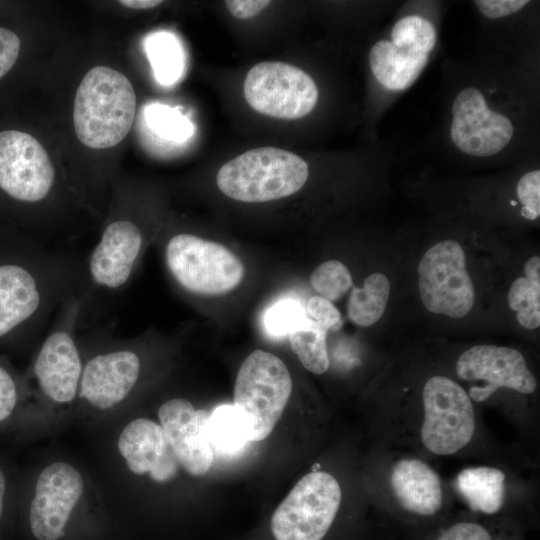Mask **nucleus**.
I'll use <instances>...</instances> for the list:
<instances>
[{"label":"nucleus","mask_w":540,"mask_h":540,"mask_svg":"<svg viewBox=\"0 0 540 540\" xmlns=\"http://www.w3.org/2000/svg\"><path fill=\"white\" fill-rule=\"evenodd\" d=\"M136 94L130 80L106 66L91 68L75 95L73 123L81 143L93 149L117 145L130 131Z\"/></svg>","instance_id":"nucleus-1"},{"label":"nucleus","mask_w":540,"mask_h":540,"mask_svg":"<svg viewBox=\"0 0 540 540\" xmlns=\"http://www.w3.org/2000/svg\"><path fill=\"white\" fill-rule=\"evenodd\" d=\"M308 165L298 155L276 147L248 150L225 163L216 183L226 196L260 203L299 191L308 179Z\"/></svg>","instance_id":"nucleus-2"},{"label":"nucleus","mask_w":540,"mask_h":540,"mask_svg":"<svg viewBox=\"0 0 540 540\" xmlns=\"http://www.w3.org/2000/svg\"><path fill=\"white\" fill-rule=\"evenodd\" d=\"M342 503L341 487L330 473L313 471L302 477L269 520L272 540H327Z\"/></svg>","instance_id":"nucleus-3"},{"label":"nucleus","mask_w":540,"mask_h":540,"mask_svg":"<svg viewBox=\"0 0 540 540\" xmlns=\"http://www.w3.org/2000/svg\"><path fill=\"white\" fill-rule=\"evenodd\" d=\"M165 263L174 280L197 295L230 292L239 286L245 274L241 259L226 246L189 233H179L168 240Z\"/></svg>","instance_id":"nucleus-4"},{"label":"nucleus","mask_w":540,"mask_h":540,"mask_svg":"<svg viewBox=\"0 0 540 540\" xmlns=\"http://www.w3.org/2000/svg\"><path fill=\"white\" fill-rule=\"evenodd\" d=\"M292 392L285 363L272 353L255 350L241 364L233 404L250 428V441L265 439L280 420Z\"/></svg>","instance_id":"nucleus-5"},{"label":"nucleus","mask_w":540,"mask_h":540,"mask_svg":"<svg viewBox=\"0 0 540 540\" xmlns=\"http://www.w3.org/2000/svg\"><path fill=\"white\" fill-rule=\"evenodd\" d=\"M423 420L420 439L431 454L450 456L472 440L476 418L468 392L453 379L436 375L422 390Z\"/></svg>","instance_id":"nucleus-6"},{"label":"nucleus","mask_w":540,"mask_h":540,"mask_svg":"<svg viewBox=\"0 0 540 540\" xmlns=\"http://www.w3.org/2000/svg\"><path fill=\"white\" fill-rule=\"evenodd\" d=\"M314 80L302 69L284 62L265 61L253 66L244 81V96L257 112L279 119H299L318 101Z\"/></svg>","instance_id":"nucleus-7"},{"label":"nucleus","mask_w":540,"mask_h":540,"mask_svg":"<svg viewBox=\"0 0 540 540\" xmlns=\"http://www.w3.org/2000/svg\"><path fill=\"white\" fill-rule=\"evenodd\" d=\"M418 274L420 297L430 312L451 318H462L470 312L475 292L458 242L444 240L433 245L423 255Z\"/></svg>","instance_id":"nucleus-8"},{"label":"nucleus","mask_w":540,"mask_h":540,"mask_svg":"<svg viewBox=\"0 0 540 540\" xmlns=\"http://www.w3.org/2000/svg\"><path fill=\"white\" fill-rule=\"evenodd\" d=\"M52 162L39 141L17 130L0 132V188L28 203L45 199L54 183Z\"/></svg>","instance_id":"nucleus-9"},{"label":"nucleus","mask_w":540,"mask_h":540,"mask_svg":"<svg viewBox=\"0 0 540 540\" xmlns=\"http://www.w3.org/2000/svg\"><path fill=\"white\" fill-rule=\"evenodd\" d=\"M456 373L466 381H480L470 387L471 400L483 402L499 388L522 394L536 390L537 381L529 370L522 353L516 349L496 345H476L464 351L456 362Z\"/></svg>","instance_id":"nucleus-10"},{"label":"nucleus","mask_w":540,"mask_h":540,"mask_svg":"<svg viewBox=\"0 0 540 540\" xmlns=\"http://www.w3.org/2000/svg\"><path fill=\"white\" fill-rule=\"evenodd\" d=\"M84 490L80 472L54 462L38 476L29 510V526L37 540H59Z\"/></svg>","instance_id":"nucleus-11"},{"label":"nucleus","mask_w":540,"mask_h":540,"mask_svg":"<svg viewBox=\"0 0 540 540\" xmlns=\"http://www.w3.org/2000/svg\"><path fill=\"white\" fill-rule=\"evenodd\" d=\"M452 113V141L469 155L491 156L506 147L512 138L511 121L491 110L483 94L474 87H468L456 96Z\"/></svg>","instance_id":"nucleus-12"},{"label":"nucleus","mask_w":540,"mask_h":540,"mask_svg":"<svg viewBox=\"0 0 540 540\" xmlns=\"http://www.w3.org/2000/svg\"><path fill=\"white\" fill-rule=\"evenodd\" d=\"M144 245V235L134 221H111L89 256L91 282L108 291L123 288L134 273Z\"/></svg>","instance_id":"nucleus-13"},{"label":"nucleus","mask_w":540,"mask_h":540,"mask_svg":"<svg viewBox=\"0 0 540 540\" xmlns=\"http://www.w3.org/2000/svg\"><path fill=\"white\" fill-rule=\"evenodd\" d=\"M210 412L196 410L184 398L163 403L158 418L179 464L193 476H203L211 468L214 453L207 434Z\"/></svg>","instance_id":"nucleus-14"},{"label":"nucleus","mask_w":540,"mask_h":540,"mask_svg":"<svg viewBox=\"0 0 540 540\" xmlns=\"http://www.w3.org/2000/svg\"><path fill=\"white\" fill-rule=\"evenodd\" d=\"M68 318L43 341L34 373L43 394L58 404L72 402L79 393L83 371L82 358Z\"/></svg>","instance_id":"nucleus-15"},{"label":"nucleus","mask_w":540,"mask_h":540,"mask_svg":"<svg viewBox=\"0 0 540 540\" xmlns=\"http://www.w3.org/2000/svg\"><path fill=\"white\" fill-rule=\"evenodd\" d=\"M140 373L141 359L132 349L98 353L83 364L79 395L97 409H111L129 396Z\"/></svg>","instance_id":"nucleus-16"},{"label":"nucleus","mask_w":540,"mask_h":540,"mask_svg":"<svg viewBox=\"0 0 540 540\" xmlns=\"http://www.w3.org/2000/svg\"><path fill=\"white\" fill-rule=\"evenodd\" d=\"M117 447L129 470L136 475H149L157 483L171 481L179 469L162 426L147 418L129 422L121 431Z\"/></svg>","instance_id":"nucleus-17"},{"label":"nucleus","mask_w":540,"mask_h":540,"mask_svg":"<svg viewBox=\"0 0 540 540\" xmlns=\"http://www.w3.org/2000/svg\"><path fill=\"white\" fill-rule=\"evenodd\" d=\"M393 497L402 511L416 522H430L442 513L444 491L439 474L425 461L403 457L389 474Z\"/></svg>","instance_id":"nucleus-18"},{"label":"nucleus","mask_w":540,"mask_h":540,"mask_svg":"<svg viewBox=\"0 0 540 540\" xmlns=\"http://www.w3.org/2000/svg\"><path fill=\"white\" fill-rule=\"evenodd\" d=\"M49 297L47 282L28 268L0 265V337L45 309Z\"/></svg>","instance_id":"nucleus-19"},{"label":"nucleus","mask_w":540,"mask_h":540,"mask_svg":"<svg viewBox=\"0 0 540 540\" xmlns=\"http://www.w3.org/2000/svg\"><path fill=\"white\" fill-rule=\"evenodd\" d=\"M429 54L414 47L376 42L369 52V64L376 80L390 90L411 86L423 71Z\"/></svg>","instance_id":"nucleus-20"},{"label":"nucleus","mask_w":540,"mask_h":540,"mask_svg":"<svg viewBox=\"0 0 540 540\" xmlns=\"http://www.w3.org/2000/svg\"><path fill=\"white\" fill-rule=\"evenodd\" d=\"M505 473L493 466H473L461 470L456 489L471 511L494 516L505 502Z\"/></svg>","instance_id":"nucleus-21"},{"label":"nucleus","mask_w":540,"mask_h":540,"mask_svg":"<svg viewBox=\"0 0 540 540\" xmlns=\"http://www.w3.org/2000/svg\"><path fill=\"white\" fill-rule=\"evenodd\" d=\"M207 434L212 448L222 453L238 452L250 441L248 422L234 404H222L210 412Z\"/></svg>","instance_id":"nucleus-22"},{"label":"nucleus","mask_w":540,"mask_h":540,"mask_svg":"<svg viewBox=\"0 0 540 540\" xmlns=\"http://www.w3.org/2000/svg\"><path fill=\"white\" fill-rule=\"evenodd\" d=\"M390 295V282L382 273H373L362 288L352 286L347 304L350 320L358 326L375 324L383 315Z\"/></svg>","instance_id":"nucleus-23"},{"label":"nucleus","mask_w":540,"mask_h":540,"mask_svg":"<svg viewBox=\"0 0 540 540\" xmlns=\"http://www.w3.org/2000/svg\"><path fill=\"white\" fill-rule=\"evenodd\" d=\"M144 48L158 83L169 86L181 78L185 56L175 35L166 31L152 33L146 37Z\"/></svg>","instance_id":"nucleus-24"},{"label":"nucleus","mask_w":540,"mask_h":540,"mask_svg":"<svg viewBox=\"0 0 540 540\" xmlns=\"http://www.w3.org/2000/svg\"><path fill=\"white\" fill-rule=\"evenodd\" d=\"M426 540H520L514 527L461 518L439 525L427 534Z\"/></svg>","instance_id":"nucleus-25"},{"label":"nucleus","mask_w":540,"mask_h":540,"mask_svg":"<svg viewBox=\"0 0 540 540\" xmlns=\"http://www.w3.org/2000/svg\"><path fill=\"white\" fill-rule=\"evenodd\" d=\"M327 330L312 319L288 334L292 350L302 365L314 374L325 373L330 365L327 344Z\"/></svg>","instance_id":"nucleus-26"},{"label":"nucleus","mask_w":540,"mask_h":540,"mask_svg":"<svg viewBox=\"0 0 540 540\" xmlns=\"http://www.w3.org/2000/svg\"><path fill=\"white\" fill-rule=\"evenodd\" d=\"M510 308L516 312L518 323L526 329L540 326V279L518 277L508 292Z\"/></svg>","instance_id":"nucleus-27"},{"label":"nucleus","mask_w":540,"mask_h":540,"mask_svg":"<svg viewBox=\"0 0 540 540\" xmlns=\"http://www.w3.org/2000/svg\"><path fill=\"white\" fill-rule=\"evenodd\" d=\"M145 119L154 133L168 141L182 142L193 134V125L185 115L161 103L148 105Z\"/></svg>","instance_id":"nucleus-28"},{"label":"nucleus","mask_w":540,"mask_h":540,"mask_svg":"<svg viewBox=\"0 0 540 540\" xmlns=\"http://www.w3.org/2000/svg\"><path fill=\"white\" fill-rule=\"evenodd\" d=\"M310 282L319 296L337 301L353 286L349 269L338 260H329L320 264L311 274Z\"/></svg>","instance_id":"nucleus-29"},{"label":"nucleus","mask_w":540,"mask_h":540,"mask_svg":"<svg viewBox=\"0 0 540 540\" xmlns=\"http://www.w3.org/2000/svg\"><path fill=\"white\" fill-rule=\"evenodd\" d=\"M308 319L300 301L285 298L273 303L265 311L263 324L270 336L281 338L301 327Z\"/></svg>","instance_id":"nucleus-30"},{"label":"nucleus","mask_w":540,"mask_h":540,"mask_svg":"<svg viewBox=\"0 0 540 540\" xmlns=\"http://www.w3.org/2000/svg\"><path fill=\"white\" fill-rule=\"evenodd\" d=\"M391 43L414 47L429 54L436 43L434 26L419 15H409L398 20L391 31Z\"/></svg>","instance_id":"nucleus-31"},{"label":"nucleus","mask_w":540,"mask_h":540,"mask_svg":"<svg viewBox=\"0 0 540 540\" xmlns=\"http://www.w3.org/2000/svg\"><path fill=\"white\" fill-rule=\"evenodd\" d=\"M517 195L523 204L521 215L535 220L540 215V171L524 174L517 184Z\"/></svg>","instance_id":"nucleus-32"},{"label":"nucleus","mask_w":540,"mask_h":540,"mask_svg":"<svg viewBox=\"0 0 540 540\" xmlns=\"http://www.w3.org/2000/svg\"><path fill=\"white\" fill-rule=\"evenodd\" d=\"M305 310L310 319L327 331L341 327L342 320L339 310L331 301L319 295L312 296L307 301Z\"/></svg>","instance_id":"nucleus-33"},{"label":"nucleus","mask_w":540,"mask_h":540,"mask_svg":"<svg viewBox=\"0 0 540 540\" xmlns=\"http://www.w3.org/2000/svg\"><path fill=\"white\" fill-rule=\"evenodd\" d=\"M19 52V37L11 30L0 27V79L13 67Z\"/></svg>","instance_id":"nucleus-34"},{"label":"nucleus","mask_w":540,"mask_h":540,"mask_svg":"<svg viewBox=\"0 0 540 540\" xmlns=\"http://www.w3.org/2000/svg\"><path fill=\"white\" fill-rule=\"evenodd\" d=\"M528 3L527 0H477L476 6L488 18L496 19L511 15Z\"/></svg>","instance_id":"nucleus-35"},{"label":"nucleus","mask_w":540,"mask_h":540,"mask_svg":"<svg viewBox=\"0 0 540 540\" xmlns=\"http://www.w3.org/2000/svg\"><path fill=\"white\" fill-rule=\"evenodd\" d=\"M17 402V388L11 375L0 366V422L13 412Z\"/></svg>","instance_id":"nucleus-36"},{"label":"nucleus","mask_w":540,"mask_h":540,"mask_svg":"<svg viewBox=\"0 0 540 540\" xmlns=\"http://www.w3.org/2000/svg\"><path fill=\"white\" fill-rule=\"evenodd\" d=\"M271 4L268 0H228L225 5L229 12L238 19L256 16Z\"/></svg>","instance_id":"nucleus-37"},{"label":"nucleus","mask_w":540,"mask_h":540,"mask_svg":"<svg viewBox=\"0 0 540 540\" xmlns=\"http://www.w3.org/2000/svg\"><path fill=\"white\" fill-rule=\"evenodd\" d=\"M120 4L131 9H150L154 8L162 3L158 0H122Z\"/></svg>","instance_id":"nucleus-38"},{"label":"nucleus","mask_w":540,"mask_h":540,"mask_svg":"<svg viewBox=\"0 0 540 540\" xmlns=\"http://www.w3.org/2000/svg\"><path fill=\"white\" fill-rule=\"evenodd\" d=\"M6 481L3 472L0 470V519L3 513L4 495H5Z\"/></svg>","instance_id":"nucleus-39"}]
</instances>
